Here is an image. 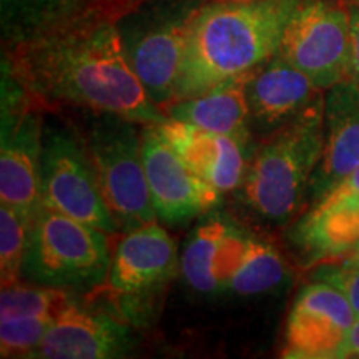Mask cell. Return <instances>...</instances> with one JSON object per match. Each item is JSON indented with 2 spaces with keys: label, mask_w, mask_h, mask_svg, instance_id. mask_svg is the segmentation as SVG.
<instances>
[{
  "label": "cell",
  "mask_w": 359,
  "mask_h": 359,
  "mask_svg": "<svg viewBox=\"0 0 359 359\" xmlns=\"http://www.w3.org/2000/svg\"><path fill=\"white\" fill-rule=\"evenodd\" d=\"M118 13L83 8L11 43L7 67L29 97L107 111L140 125L167 115L150 100L128 64Z\"/></svg>",
  "instance_id": "6da1fadb"
},
{
  "label": "cell",
  "mask_w": 359,
  "mask_h": 359,
  "mask_svg": "<svg viewBox=\"0 0 359 359\" xmlns=\"http://www.w3.org/2000/svg\"><path fill=\"white\" fill-rule=\"evenodd\" d=\"M298 4L299 0L201 4L190 25L175 102L248 74L278 53Z\"/></svg>",
  "instance_id": "7a4b0ae2"
},
{
  "label": "cell",
  "mask_w": 359,
  "mask_h": 359,
  "mask_svg": "<svg viewBox=\"0 0 359 359\" xmlns=\"http://www.w3.org/2000/svg\"><path fill=\"white\" fill-rule=\"evenodd\" d=\"M325 100L321 93L302 114L269 133L250 160L241 196L269 222L288 223L308 200L325 148Z\"/></svg>",
  "instance_id": "3957f363"
},
{
  "label": "cell",
  "mask_w": 359,
  "mask_h": 359,
  "mask_svg": "<svg viewBox=\"0 0 359 359\" xmlns=\"http://www.w3.org/2000/svg\"><path fill=\"white\" fill-rule=\"evenodd\" d=\"M201 4L203 0H143L116 17L128 64L161 110L177 97L190 25Z\"/></svg>",
  "instance_id": "277c9868"
},
{
  "label": "cell",
  "mask_w": 359,
  "mask_h": 359,
  "mask_svg": "<svg viewBox=\"0 0 359 359\" xmlns=\"http://www.w3.org/2000/svg\"><path fill=\"white\" fill-rule=\"evenodd\" d=\"M109 233L42 206L29 230L22 276L52 288H95L109 280Z\"/></svg>",
  "instance_id": "5b68a950"
},
{
  "label": "cell",
  "mask_w": 359,
  "mask_h": 359,
  "mask_svg": "<svg viewBox=\"0 0 359 359\" xmlns=\"http://www.w3.org/2000/svg\"><path fill=\"white\" fill-rule=\"evenodd\" d=\"M138 125L120 115L92 111L80 138L103 196L125 231L156 222L143 161V128Z\"/></svg>",
  "instance_id": "8992f818"
},
{
  "label": "cell",
  "mask_w": 359,
  "mask_h": 359,
  "mask_svg": "<svg viewBox=\"0 0 359 359\" xmlns=\"http://www.w3.org/2000/svg\"><path fill=\"white\" fill-rule=\"evenodd\" d=\"M27 92L4 69L2 80V142H0V200L32 226L42 210L40 156L43 120Z\"/></svg>",
  "instance_id": "52a82bcc"
},
{
  "label": "cell",
  "mask_w": 359,
  "mask_h": 359,
  "mask_svg": "<svg viewBox=\"0 0 359 359\" xmlns=\"http://www.w3.org/2000/svg\"><path fill=\"white\" fill-rule=\"evenodd\" d=\"M40 193L42 206L100 228L109 235L118 231L120 224L103 196L92 160L82 140L70 130L43 127Z\"/></svg>",
  "instance_id": "ba28073f"
},
{
  "label": "cell",
  "mask_w": 359,
  "mask_h": 359,
  "mask_svg": "<svg viewBox=\"0 0 359 359\" xmlns=\"http://www.w3.org/2000/svg\"><path fill=\"white\" fill-rule=\"evenodd\" d=\"M278 53L321 90L349 80L351 11L327 0H299L285 27Z\"/></svg>",
  "instance_id": "9c48e42d"
},
{
  "label": "cell",
  "mask_w": 359,
  "mask_h": 359,
  "mask_svg": "<svg viewBox=\"0 0 359 359\" xmlns=\"http://www.w3.org/2000/svg\"><path fill=\"white\" fill-rule=\"evenodd\" d=\"M356 318L346 296L331 283L316 280L304 286L291 308L283 358H344Z\"/></svg>",
  "instance_id": "30bf717a"
},
{
  "label": "cell",
  "mask_w": 359,
  "mask_h": 359,
  "mask_svg": "<svg viewBox=\"0 0 359 359\" xmlns=\"http://www.w3.org/2000/svg\"><path fill=\"white\" fill-rule=\"evenodd\" d=\"M143 161L156 218L161 222L185 223L222 201L223 193L193 172L156 125H143Z\"/></svg>",
  "instance_id": "8fae6325"
},
{
  "label": "cell",
  "mask_w": 359,
  "mask_h": 359,
  "mask_svg": "<svg viewBox=\"0 0 359 359\" xmlns=\"http://www.w3.org/2000/svg\"><path fill=\"white\" fill-rule=\"evenodd\" d=\"M359 165V88L344 80L327 90L325 148L314 170L308 200L311 206L330 195Z\"/></svg>",
  "instance_id": "7c38bea8"
},
{
  "label": "cell",
  "mask_w": 359,
  "mask_h": 359,
  "mask_svg": "<svg viewBox=\"0 0 359 359\" xmlns=\"http://www.w3.org/2000/svg\"><path fill=\"white\" fill-rule=\"evenodd\" d=\"M177 245L156 222L127 231L116 245L107 285L120 294H143L177 275Z\"/></svg>",
  "instance_id": "4fadbf2b"
},
{
  "label": "cell",
  "mask_w": 359,
  "mask_h": 359,
  "mask_svg": "<svg viewBox=\"0 0 359 359\" xmlns=\"http://www.w3.org/2000/svg\"><path fill=\"white\" fill-rule=\"evenodd\" d=\"M132 333L105 313H90L77 304L55 318L30 358L107 359L127 356Z\"/></svg>",
  "instance_id": "5bb4252c"
},
{
  "label": "cell",
  "mask_w": 359,
  "mask_h": 359,
  "mask_svg": "<svg viewBox=\"0 0 359 359\" xmlns=\"http://www.w3.org/2000/svg\"><path fill=\"white\" fill-rule=\"evenodd\" d=\"M323 93L313 80L275 53L250 74L246 95L251 114V127L273 133Z\"/></svg>",
  "instance_id": "9a60e30c"
},
{
  "label": "cell",
  "mask_w": 359,
  "mask_h": 359,
  "mask_svg": "<svg viewBox=\"0 0 359 359\" xmlns=\"http://www.w3.org/2000/svg\"><path fill=\"white\" fill-rule=\"evenodd\" d=\"M161 137L205 182L222 193L238 190L246 168V145L228 135L215 133L167 116L156 125Z\"/></svg>",
  "instance_id": "2e32d148"
},
{
  "label": "cell",
  "mask_w": 359,
  "mask_h": 359,
  "mask_svg": "<svg viewBox=\"0 0 359 359\" xmlns=\"http://www.w3.org/2000/svg\"><path fill=\"white\" fill-rule=\"evenodd\" d=\"M245 233L219 218L201 223L182 255V273L188 285L200 293L224 290L245 245Z\"/></svg>",
  "instance_id": "e0dca14e"
},
{
  "label": "cell",
  "mask_w": 359,
  "mask_h": 359,
  "mask_svg": "<svg viewBox=\"0 0 359 359\" xmlns=\"http://www.w3.org/2000/svg\"><path fill=\"white\" fill-rule=\"evenodd\" d=\"M251 72L224 80L201 95L173 102L163 110L165 115L210 132L228 135L248 145L253 127L246 82Z\"/></svg>",
  "instance_id": "ac0fdd59"
},
{
  "label": "cell",
  "mask_w": 359,
  "mask_h": 359,
  "mask_svg": "<svg viewBox=\"0 0 359 359\" xmlns=\"http://www.w3.org/2000/svg\"><path fill=\"white\" fill-rule=\"evenodd\" d=\"M288 275V266L275 246L246 235L243 251L228 278L226 290L243 296L263 294L281 286Z\"/></svg>",
  "instance_id": "d6986e66"
},
{
  "label": "cell",
  "mask_w": 359,
  "mask_h": 359,
  "mask_svg": "<svg viewBox=\"0 0 359 359\" xmlns=\"http://www.w3.org/2000/svg\"><path fill=\"white\" fill-rule=\"evenodd\" d=\"M79 11L75 0H2L4 34L17 42Z\"/></svg>",
  "instance_id": "ffe728a7"
},
{
  "label": "cell",
  "mask_w": 359,
  "mask_h": 359,
  "mask_svg": "<svg viewBox=\"0 0 359 359\" xmlns=\"http://www.w3.org/2000/svg\"><path fill=\"white\" fill-rule=\"evenodd\" d=\"M77 304L67 290L52 286H22L19 283L2 288L0 294V320L20 316L58 318Z\"/></svg>",
  "instance_id": "44dd1931"
},
{
  "label": "cell",
  "mask_w": 359,
  "mask_h": 359,
  "mask_svg": "<svg viewBox=\"0 0 359 359\" xmlns=\"http://www.w3.org/2000/svg\"><path fill=\"white\" fill-rule=\"evenodd\" d=\"M29 241V226L15 210L0 206V273L2 288L20 281L22 264Z\"/></svg>",
  "instance_id": "7402d4cb"
},
{
  "label": "cell",
  "mask_w": 359,
  "mask_h": 359,
  "mask_svg": "<svg viewBox=\"0 0 359 359\" xmlns=\"http://www.w3.org/2000/svg\"><path fill=\"white\" fill-rule=\"evenodd\" d=\"M55 318L20 316L0 320V351L2 358H30Z\"/></svg>",
  "instance_id": "603a6c76"
},
{
  "label": "cell",
  "mask_w": 359,
  "mask_h": 359,
  "mask_svg": "<svg viewBox=\"0 0 359 359\" xmlns=\"http://www.w3.org/2000/svg\"><path fill=\"white\" fill-rule=\"evenodd\" d=\"M316 280L331 283L348 298L359 316V262L349 258L341 264H323L314 273Z\"/></svg>",
  "instance_id": "cb8c5ba5"
},
{
  "label": "cell",
  "mask_w": 359,
  "mask_h": 359,
  "mask_svg": "<svg viewBox=\"0 0 359 359\" xmlns=\"http://www.w3.org/2000/svg\"><path fill=\"white\" fill-rule=\"evenodd\" d=\"M356 195H359V165L330 193V195H326L320 203L311 206V208H327V206L336 205L339 203V201L351 198V196Z\"/></svg>",
  "instance_id": "d4e9b609"
},
{
  "label": "cell",
  "mask_w": 359,
  "mask_h": 359,
  "mask_svg": "<svg viewBox=\"0 0 359 359\" xmlns=\"http://www.w3.org/2000/svg\"><path fill=\"white\" fill-rule=\"evenodd\" d=\"M353 80L359 88V7L351 11V75Z\"/></svg>",
  "instance_id": "484cf974"
},
{
  "label": "cell",
  "mask_w": 359,
  "mask_h": 359,
  "mask_svg": "<svg viewBox=\"0 0 359 359\" xmlns=\"http://www.w3.org/2000/svg\"><path fill=\"white\" fill-rule=\"evenodd\" d=\"M75 2L83 8H105V11L116 12L120 15V13L140 4L142 0H75Z\"/></svg>",
  "instance_id": "4316f807"
},
{
  "label": "cell",
  "mask_w": 359,
  "mask_h": 359,
  "mask_svg": "<svg viewBox=\"0 0 359 359\" xmlns=\"http://www.w3.org/2000/svg\"><path fill=\"white\" fill-rule=\"evenodd\" d=\"M344 358H359V316L354 321L351 331H349Z\"/></svg>",
  "instance_id": "83f0119b"
},
{
  "label": "cell",
  "mask_w": 359,
  "mask_h": 359,
  "mask_svg": "<svg viewBox=\"0 0 359 359\" xmlns=\"http://www.w3.org/2000/svg\"><path fill=\"white\" fill-rule=\"evenodd\" d=\"M203 2H240V0H203Z\"/></svg>",
  "instance_id": "f1b7e54d"
},
{
  "label": "cell",
  "mask_w": 359,
  "mask_h": 359,
  "mask_svg": "<svg viewBox=\"0 0 359 359\" xmlns=\"http://www.w3.org/2000/svg\"><path fill=\"white\" fill-rule=\"evenodd\" d=\"M356 196H359V195H356Z\"/></svg>",
  "instance_id": "f546056e"
},
{
  "label": "cell",
  "mask_w": 359,
  "mask_h": 359,
  "mask_svg": "<svg viewBox=\"0 0 359 359\" xmlns=\"http://www.w3.org/2000/svg\"><path fill=\"white\" fill-rule=\"evenodd\" d=\"M358 2H359V0H358Z\"/></svg>",
  "instance_id": "4dcf8cb0"
}]
</instances>
